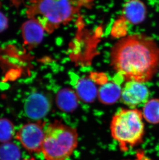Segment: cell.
<instances>
[{
  "mask_svg": "<svg viewBox=\"0 0 159 160\" xmlns=\"http://www.w3.org/2000/svg\"><path fill=\"white\" fill-rule=\"evenodd\" d=\"M122 88L118 82H107L101 85L98 90L97 97L101 103L112 105L120 98Z\"/></svg>",
  "mask_w": 159,
  "mask_h": 160,
  "instance_id": "cell-10",
  "label": "cell"
},
{
  "mask_svg": "<svg viewBox=\"0 0 159 160\" xmlns=\"http://www.w3.org/2000/svg\"><path fill=\"white\" fill-rule=\"evenodd\" d=\"M35 160V159H34V158H30V159H24V160Z\"/></svg>",
  "mask_w": 159,
  "mask_h": 160,
  "instance_id": "cell-18",
  "label": "cell"
},
{
  "mask_svg": "<svg viewBox=\"0 0 159 160\" xmlns=\"http://www.w3.org/2000/svg\"><path fill=\"white\" fill-rule=\"evenodd\" d=\"M8 19L7 17L0 12V33L4 32L8 28Z\"/></svg>",
  "mask_w": 159,
  "mask_h": 160,
  "instance_id": "cell-17",
  "label": "cell"
},
{
  "mask_svg": "<svg viewBox=\"0 0 159 160\" xmlns=\"http://www.w3.org/2000/svg\"><path fill=\"white\" fill-rule=\"evenodd\" d=\"M42 25L34 19L25 21L21 27V32L24 45L29 49L37 47L42 42L45 34Z\"/></svg>",
  "mask_w": 159,
  "mask_h": 160,
  "instance_id": "cell-8",
  "label": "cell"
},
{
  "mask_svg": "<svg viewBox=\"0 0 159 160\" xmlns=\"http://www.w3.org/2000/svg\"><path fill=\"white\" fill-rule=\"evenodd\" d=\"M26 14L38 21L49 33L71 21L78 12V0H28Z\"/></svg>",
  "mask_w": 159,
  "mask_h": 160,
  "instance_id": "cell-2",
  "label": "cell"
},
{
  "mask_svg": "<svg viewBox=\"0 0 159 160\" xmlns=\"http://www.w3.org/2000/svg\"><path fill=\"white\" fill-rule=\"evenodd\" d=\"M14 124L7 118H0V142H9L15 135Z\"/></svg>",
  "mask_w": 159,
  "mask_h": 160,
  "instance_id": "cell-15",
  "label": "cell"
},
{
  "mask_svg": "<svg viewBox=\"0 0 159 160\" xmlns=\"http://www.w3.org/2000/svg\"><path fill=\"white\" fill-rule=\"evenodd\" d=\"M125 20H118L116 21L113 28L112 34L114 36H122L125 35L126 32L127 28Z\"/></svg>",
  "mask_w": 159,
  "mask_h": 160,
  "instance_id": "cell-16",
  "label": "cell"
},
{
  "mask_svg": "<svg viewBox=\"0 0 159 160\" xmlns=\"http://www.w3.org/2000/svg\"><path fill=\"white\" fill-rule=\"evenodd\" d=\"M46 123L41 120L23 124L16 133V138L30 153L41 152L45 138Z\"/></svg>",
  "mask_w": 159,
  "mask_h": 160,
  "instance_id": "cell-5",
  "label": "cell"
},
{
  "mask_svg": "<svg viewBox=\"0 0 159 160\" xmlns=\"http://www.w3.org/2000/svg\"><path fill=\"white\" fill-rule=\"evenodd\" d=\"M49 98L41 92H33L27 97L24 103V112L31 119L41 120L51 109Z\"/></svg>",
  "mask_w": 159,
  "mask_h": 160,
  "instance_id": "cell-7",
  "label": "cell"
},
{
  "mask_svg": "<svg viewBox=\"0 0 159 160\" xmlns=\"http://www.w3.org/2000/svg\"><path fill=\"white\" fill-rule=\"evenodd\" d=\"M147 9L145 5L140 0H130L126 3L123 10L125 21L131 24H138L144 21Z\"/></svg>",
  "mask_w": 159,
  "mask_h": 160,
  "instance_id": "cell-9",
  "label": "cell"
},
{
  "mask_svg": "<svg viewBox=\"0 0 159 160\" xmlns=\"http://www.w3.org/2000/svg\"><path fill=\"white\" fill-rule=\"evenodd\" d=\"M111 64L117 74L128 81L145 82L152 79L159 65V47L144 34L123 38L114 46Z\"/></svg>",
  "mask_w": 159,
  "mask_h": 160,
  "instance_id": "cell-1",
  "label": "cell"
},
{
  "mask_svg": "<svg viewBox=\"0 0 159 160\" xmlns=\"http://www.w3.org/2000/svg\"><path fill=\"white\" fill-rule=\"evenodd\" d=\"M149 91L144 83L135 81L126 82L122 88L120 99L129 108H135L148 101Z\"/></svg>",
  "mask_w": 159,
  "mask_h": 160,
  "instance_id": "cell-6",
  "label": "cell"
},
{
  "mask_svg": "<svg viewBox=\"0 0 159 160\" xmlns=\"http://www.w3.org/2000/svg\"><path fill=\"white\" fill-rule=\"evenodd\" d=\"M21 153L19 147L12 142L0 145V160H20Z\"/></svg>",
  "mask_w": 159,
  "mask_h": 160,
  "instance_id": "cell-14",
  "label": "cell"
},
{
  "mask_svg": "<svg viewBox=\"0 0 159 160\" xmlns=\"http://www.w3.org/2000/svg\"><path fill=\"white\" fill-rule=\"evenodd\" d=\"M110 131L122 151H128L138 145L145 133L141 111L136 108L120 109L113 116Z\"/></svg>",
  "mask_w": 159,
  "mask_h": 160,
  "instance_id": "cell-3",
  "label": "cell"
},
{
  "mask_svg": "<svg viewBox=\"0 0 159 160\" xmlns=\"http://www.w3.org/2000/svg\"><path fill=\"white\" fill-rule=\"evenodd\" d=\"M78 145L75 128L57 120L46 126L41 150L45 160H67Z\"/></svg>",
  "mask_w": 159,
  "mask_h": 160,
  "instance_id": "cell-4",
  "label": "cell"
},
{
  "mask_svg": "<svg viewBox=\"0 0 159 160\" xmlns=\"http://www.w3.org/2000/svg\"><path fill=\"white\" fill-rule=\"evenodd\" d=\"M143 118L152 124L159 123V99L152 98L144 104L142 111Z\"/></svg>",
  "mask_w": 159,
  "mask_h": 160,
  "instance_id": "cell-13",
  "label": "cell"
},
{
  "mask_svg": "<svg viewBox=\"0 0 159 160\" xmlns=\"http://www.w3.org/2000/svg\"><path fill=\"white\" fill-rule=\"evenodd\" d=\"M79 99L76 92L69 88H64L57 93L56 104L60 110L70 112L75 111L78 106Z\"/></svg>",
  "mask_w": 159,
  "mask_h": 160,
  "instance_id": "cell-11",
  "label": "cell"
},
{
  "mask_svg": "<svg viewBox=\"0 0 159 160\" xmlns=\"http://www.w3.org/2000/svg\"><path fill=\"white\" fill-rule=\"evenodd\" d=\"M98 90L94 82L87 78L80 79L75 86L77 95L80 100L85 103L93 102L97 97Z\"/></svg>",
  "mask_w": 159,
  "mask_h": 160,
  "instance_id": "cell-12",
  "label": "cell"
}]
</instances>
